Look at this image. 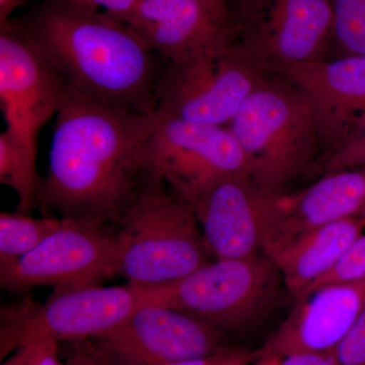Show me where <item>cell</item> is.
<instances>
[{"mask_svg":"<svg viewBox=\"0 0 365 365\" xmlns=\"http://www.w3.org/2000/svg\"><path fill=\"white\" fill-rule=\"evenodd\" d=\"M365 309V279L317 288L295 306L258 352L259 359L332 353Z\"/></svg>","mask_w":365,"mask_h":365,"instance_id":"5bb4252c","label":"cell"},{"mask_svg":"<svg viewBox=\"0 0 365 365\" xmlns=\"http://www.w3.org/2000/svg\"><path fill=\"white\" fill-rule=\"evenodd\" d=\"M285 287L267 255L208 262L182 279L168 283L163 304L205 322L223 333L259 325L277 306Z\"/></svg>","mask_w":365,"mask_h":365,"instance_id":"8992f818","label":"cell"},{"mask_svg":"<svg viewBox=\"0 0 365 365\" xmlns=\"http://www.w3.org/2000/svg\"><path fill=\"white\" fill-rule=\"evenodd\" d=\"M332 41L345 56H365V0H334Z\"/></svg>","mask_w":365,"mask_h":365,"instance_id":"44dd1931","label":"cell"},{"mask_svg":"<svg viewBox=\"0 0 365 365\" xmlns=\"http://www.w3.org/2000/svg\"><path fill=\"white\" fill-rule=\"evenodd\" d=\"M157 115L146 144V173L160 178L192 207L223 178L249 173L246 155L230 128Z\"/></svg>","mask_w":365,"mask_h":365,"instance_id":"52a82bcc","label":"cell"},{"mask_svg":"<svg viewBox=\"0 0 365 365\" xmlns=\"http://www.w3.org/2000/svg\"><path fill=\"white\" fill-rule=\"evenodd\" d=\"M78 11L101 14L128 24L140 0H53Z\"/></svg>","mask_w":365,"mask_h":365,"instance_id":"cb8c5ba5","label":"cell"},{"mask_svg":"<svg viewBox=\"0 0 365 365\" xmlns=\"http://www.w3.org/2000/svg\"><path fill=\"white\" fill-rule=\"evenodd\" d=\"M128 25L165 66L232 46L234 28L201 0H140Z\"/></svg>","mask_w":365,"mask_h":365,"instance_id":"9a60e30c","label":"cell"},{"mask_svg":"<svg viewBox=\"0 0 365 365\" xmlns=\"http://www.w3.org/2000/svg\"><path fill=\"white\" fill-rule=\"evenodd\" d=\"M33 0H0V26H6L13 20L14 11L21 7L28 6Z\"/></svg>","mask_w":365,"mask_h":365,"instance_id":"4dcf8cb0","label":"cell"},{"mask_svg":"<svg viewBox=\"0 0 365 365\" xmlns=\"http://www.w3.org/2000/svg\"><path fill=\"white\" fill-rule=\"evenodd\" d=\"M117 227L128 282L167 284L210 262L194 208L148 173Z\"/></svg>","mask_w":365,"mask_h":365,"instance_id":"3957f363","label":"cell"},{"mask_svg":"<svg viewBox=\"0 0 365 365\" xmlns=\"http://www.w3.org/2000/svg\"><path fill=\"white\" fill-rule=\"evenodd\" d=\"M228 128L246 155L250 176L275 195L309 167L323 138L307 96L292 83L265 78Z\"/></svg>","mask_w":365,"mask_h":365,"instance_id":"277c9868","label":"cell"},{"mask_svg":"<svg viewBox=\"0 0 365 365\" xmlns=\"http://www.w3.org/2000/svg\"><path fill=\"white\" fill-rule=\"evenodd\" d=\"M279 359H259L255 362L254 365H276Z\"/></svg>","mask_w":365,"mask_h":365,"instance_id":"d6a6232c","label":"cell"},{"mask_svg":"<svg viewBox=\"0 0 365 365\" xmlns=\"http://www.w3.org/2000/svg\"><path fill=\"white\" fill-rule=\"evenodd\" d=\"M29 350L26 345L19 346L14 350L11 357H9L1 365H26L28 361Z\"/></svg>","mask_w":365,"mask_h":365,"instance_id":"1f68e13d","label":"cell"},{"mask_svg":"<svg viewBox=\"0 0 365 365\" xmlns=\"http://www.w3.org/2000/svg\"><path fill=\"white\" fill-rule=\"evenodd\" d=\"M255 58L281 72L322 59L332 40L334 0H253Z\"/></svg>","mask_w":365,"mask_h":365,"instance_id":"4fadbf2b","label":"cell"},{"mask_svg":"<svg viewBox=\"0 0 365 365\" xmlns=\"http://www.w3.org/2000/svg\"><path fill=\"white\" fill-rule=\"evenodd\" d=\"M209 11L225 25L232 26V16L228 9L227 0H201Z\"/></svg>","mask_w":365,"mask_h":365,"instance_id":"f546056e","label":"cell"},{"mask_svg":"<svg viewBox=\"0 0 365 365\" xmlns=\"http://www.w3.org/2000/svg\"><path fill=\"white\" fill-rule=\"evenodd\" d=\"M277 196L247 172L223 178L210 187L194 205L209 256L237 260L263 253Z\"/></svg>","mask_w":365,"mask_h":365,"instance_id":"7c38bea8","label":"cell"},{"mask_svg":"<svg viewBox=\"0 0 365 365\" xmlns=\"http://www.w3.org/2000/svg\"><path fill=\"white\" fill-rule=\"evenodd\" d=\"M365 279V235H361L350 248L343 255L325 275L322 276L313 285H311L302 295L309 294L317 288L339 283L355 282Z\"/></svg>","mask_w":365,"mask_h":365,"instance_id":"603a6c76","label":"cell"},{"mask_svg":"<svg viewBox=\"0 0 365 365\" xmlns=\"http://www.w3.org/2000/svg\"><path fill=\"white\" fill-rule=\"evenodd\" d=\"M90 341L110 365H167L227 347L222 331L160 304L141 307L114 330Z\"/></svg>","mask_w":365,"mask_h":365,"instance_id":"8fae6325","label":"cell"},{"mask_svg":"<svg viewBox=\"0 0 365 365\" xmlns=\"http://www.w3.org/2000/svg\"><path fill=\"white\" fill-rule=\"evenodd\" d=\"M258 360V352L225 347L220 351L201 357L167 365H250Z\"/></svg>","mask_w":365,"mask_h":365,"instance_id":"4316f807","label":"cell"},{"mask_svg":"<svg viewBox=\"0 0 365 365\" xmlns=\"http://www.w3.org/2000/svg\"><path fill=\"white\" fill-rule=\"evenodd\" d=\"M64 365H110L95 349L91 341L69 342Z\"/></svg>","mask_w":365,"mask_h":365,"instance_id":"83f0119b","label":"cell"},{"mask_svg":"<svg viewBox=\"0 0 365 365\" xmlns=\"http://www.w3.org/2000/svg\"><path fill=\"white\" fill-rule=\"evenodd\" d=\"M256 63L234 46L168 64L157 91V113L197 123L230 124L263 81Z\"/></svg>","mask_w":365,"mask_h":365,"instance_id":"9c48e42d","label":"cell"},{"mask_svg":"<svg viewBox=\"0 0 365 365\" xmlns=\"http://www.w3.org/2000/svg\"><path fill=\"white\" fill-rule=\"evenodd\" d=\"M93 220H69L30 253L0 269V287L11 292L100 285L120 274L118 227Z\"/></svg>","mask_w":365,"mask_h":365,"instance_id":"ba28073f","label":"cell"},{"mask_svg":"<svg viewBox=\"0 0 365 365\" xmlns=\"http://www.w3.org/2000/svg\"><path fill=\"white\" fill-rule=\"evenodd\" d=\"M68 91L14 19L0 26V102L6 130L34 158L41 129L57 115Z\"/></svg>","mask_w":365,"mask_h":365,"instance_id":"30bf717a","label":"cell"},{"mask_svg":"<svg viewBox=\"0 0 365 365\" xmlns=\"http://www.w3.org/2000/svg\"><path fill=\"white\" fill-rule=\"evenodd\" d=\"M357 216H359V217L361 218L362 222H364L365 225V208L359 213V215Z\"/></svg>","mask_w":365,"mask_h":365,"instance_id":"836d02e7","label":"cell"},{"mask_svg":"<svg viewBox=\"0 0 365 365\" xmlns=\"http://www.w3.org/2000/svg\"><path fill=\"white\" fill-rule=\"evenodd\" d=\"M365 227L359 216L307 230L267 255L295 299L336 265Z\"/></svg>","mask_w":365,"mask_h":365,"instance_id":"ac0fdd59","label":"cell"},{"mask_svg":"<svg viewBox=\"0 0 365 365\" xmlns=\"http://www.w3.org/2000/svg\"><path fill=\"white\" fill-rule=\"evenodd\" d=\"M276 365H338L331 353H295L279 359Z\"/></svg>","mask_w":365,"mask_h":365,"instance_id":"f1b7e54d","label":"cell"},{"mask_svg":"<svg viewBox=\"0 0 365 365\" xmlns=\"http://www.w3.org/2000/svg\"><path fill=\"white\" fill-rule=\"evenodd\" d=\"M66 218H34L24 213H0V269L30 253L58 230Z\"/></svg>","mask_w":365,"mask_h":365,"instance_id":"d6986e66","label":"cell"},{"mask_svg":"<svg viewBox=\"0 0 365 365\" xmlns=\"http://www.w3.org/2000/svg\"><path fill=\"white\" fill-rule=\"evenodd\" d=\"M59 343L54 338L42 334H32L21 340L28 347L26 365H64L60 361Z\"/></svg>","mask_w":365,"mask_h":365,"instance_id":"484cf974","label":"cell"},{"mask_svg":"<svg viewBox=\"0 0 365 365\" xmlns=\"http://www.w3.org/2000/svg\"><path fill=\"white\" fill-rule=\"evenodd\" d=\"M331 354L338 365H365V309Z\"/></svg>","mask_w":365,"mask_h":365,"instance_id":"d4e9b609","label":"cell"},{"mask_svg":"<svg viewBox=\"0 0 365 365\" xmlns=\"http://www.w3.org/2000/svg\"><path fill=\"white\" fill-rule=\"evenodd\" d=\"M365 208V169L329 173L295 195H278L263 253L307 230L359 215Z\"/></svg>","mask_w":365,"mask_h":365,"instance_id":"2e32d148","label":"cell"},{"mask_svg":"<svg viewBox=\"0 0 365 365\" xmlns=\"http://www.w3.org/2000/svg\"><path fill=\"white\" fill-rule=\"evenodd\" d=\"M43 178L37 170V158L16 143L6 130L0 134V182L11 187L19 198L18 212L30 215Z\"/></svg>","mask_w":365,"mask_h":365,"instance_id":"ffe728a7","label":"cell"},{"mask_svg":"<svg viewBox=\"0 0 365 365\" xmlns=\"http://www.w3.org/2000/svg\"><path fill=\"white\" fill-rule=\"evenodd\" d=\"M157 117L68 91L56 115L36 207L117 227L145 177L146 144Z\"/></svg>","mask_w":365,"mask_h":365,"instance_id":"6da1fadb","label":"cell"},{"mask_svg":"<svg viewBox=\"0 0 365 365\" xmlns=\"http://www.w3.org/2000/svg\"><path fill=\"white\" fill-rule=\"evenodd\" d=\"M14 21L69 91L126 111L157 113L165 64L128 24L53 0Z\"/></svg>","mask_w":365,"mask_h":365,"instance_id":"7a4b0ae2","label":"cell"},{"mask_svg":"<svg viewBox=\"0 0 365 365\" xmlns=\"http://www.w3.org/2000/svg\"><path fill=\"white\" fill-rule=\"evenodd\" d=\"M167 284L128 282L121 287L55 288L43 306L26 302L1 311V359L14 352L21 340L42 334L58 342L90 341L109 333L141 307L163 304Z\"/></svg>","mask_w":365,"mask_h":365,"instance_id":"5b68a950","label":"cell"},{"mask_svg":"<svg viewBox=\"0 0 365 365\" xmlns=\"http://www.w3.org/2000/svg\"><path fill=\"white\" fill-rule=\"evenodd\" d=\"M365 169V111L353 119L327 163L329 173Z\"/></svg>","mask_w":365,"mask_h":365,"instance_id":"7402d4cb","label":"cell"},{"mask_svg":"<svg viewBox=\"0 0 365 365\" xmlns=\"http://www.w3.org/2000/svg\"><path fill=\"white\" fill-rule=\"evenodd\" d=\"M282 73L309 98L322 137L334 145L353 119L365 111V56L319 59Z\"/></svg>","mask_w":365,"mask_h":365,"instance_id":"e0dca14e","label":"cell"}]
</instances>
